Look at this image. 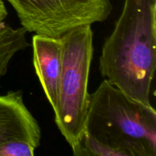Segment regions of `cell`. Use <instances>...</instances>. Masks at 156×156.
I'll list each match as a JSON object with an SVG mask.
<instances>
[{
  "label": "cell",
  "mask_w": 156,
  "mask_h": 156,
  "mask_svg": "<svg viewBox=\"0 0 156 156\" xmlns=\"http://www.w3.org/2000/svg\"><path fill=\"white\" fill-rule=\"evenodd\" d=\"M24 27L13 28L0 22V80L6 74L9 62L15 54L29 46Z\"/></svg>",
  "instance_id": "cell-7"
},
{
  "label": "cell",
  "mask_w": 156,
  "mask_h": 156,
  "mask_svg": "<svg viewBox=\"0 0 156 156\" xmlns=\"http://www.w3.org/2000/svg\"><path fill=\"white\" fill-rule=\"evenodd\" d=\"M36 149L26 140H11L0 146V156H34Z\"/></svg>",
  "instance_id": "cell-9"
},
{
  "label": "cell",
  "mask_w": 156,
  "mask_h": 156,
  "mask_svg": "<svg viewBox=\"0 0 156 156\" xmlns=\"http://www.w3.org/2000/svg\"><path fill=\"white\" fill-rule=\"evenodd\" d=\"M155 17L156 0H125L99 60L105 79L148 106L156 68Z\"/></svg>",
  "instance_id": "cell-1"
},
{
  "label": "cell",
  "mask_w": 156,
  "mask_h": 156,
  "mask_svg": "<svg viewBox=\"0 0 156 156\" xmlns=\"http://www.w3.org/2000/svg\"><path fill=\"white\" fill-rule=\"evenodd\" d=\"M14 140H26L39 147L41 131L23 100L21 91L0 95V146Z\"/></svg>",
  "instance_id": "cell-5"
},
{
  "label": "cell",
  "mask_w": 156,
  "mask_h": 156,
  "mask_svg": "<svg viewBox=\"0 0 156 156\" xmlns=\"http://www.w3.org/2000/svg\"><path fill=\"white\" fill-rule=\"evenodd\" d=\"M33 64L43 90L53 111L56 110L62 73L60 38L35 34L32 37Z\"/></svg>",
  "instance_id": "cell-6"
},
{
  "label": "cell",
  "mask_w": 156,
  "mask_h": 156,
  "mask_svg": "<svg viewBox=\"0 0 156 156\" xmlns=\"http://www.w3.org/2000/svg\"><path fill=\"white\" fill-rule=\"evenodd\" d=\"M72 150L76 156H123L118 150L101 143L85 131Z\"/></svg>",
  "instance_id": "cell-8"
},
{
  "label": "cell",
  "mask_w": 156,
  "mask_h": 156,
  "mask_svg": "<svg viewBox=\"0 0 156 156\" xmlns=\"http://www.w3.org/2000/svg\"><path fill=\"white\" fill-rule=\"evenodd\" d=\"M7 16V10L2 0H0V22L3 21Z\"/></svg>",
  "instance_id": "cell-10"
},
{
  "label": "cell",
  "mask_w": 156,
  "mask_h": 156,
  "mask_svg": "<svg viewBox=\"0 0 156 156\" xmlns=\"http://www.w3.org/2000/svg\"><path fill=\"white\" fill-rule=\"evenodd\" d=\"M27 32L60 38L76 27L103 22L111 15L110 0H7Z\"/></svg>",
  "instance_id": "cell-4"
},
{
  "label": "cell",
  "mask_w": 156,
  "mask_h": 156,
  "mask_svg": "<svg viewBox=\"0 0 156 156\" xmlns=\"http://www.w3.org/2000/svg\"><path fill=\"white\" fill-rule=\"evenodd\" d=\"M84 131L123 156H156V112L104 79L89 94Z\"/></svg>",
  "instance_id": "cell-2"
},
{
  "label": "cell",
  "mask_w": 156,
  "mask_h": 156,
  "mask_svg": "<svg viewBox=\"0 0 156 156\" xmlns=\"http://www.w3.org/2000/svg\"><path fill=\"white\" fill-rule=\"evenodd\" d=\"M62 73L55 122L73 148L85 129L88 106V85L92 60L93 32L91 25L76 27L60 37Z\"/></svg>",
  "instance_id": "cell-3"
}]
</instances>
